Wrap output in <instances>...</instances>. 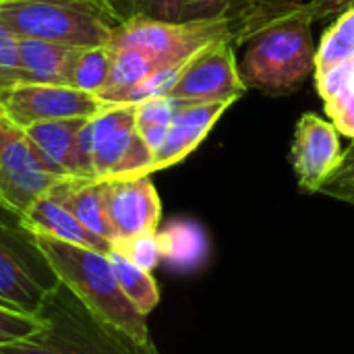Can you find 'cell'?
Here are the masks:
<instances>
[{
	"label": "cell",
	"mask_w": 354,
	"mask_h": 354,
	"mask_svg": "<svg viewBox=\"0 0 354 354\" xmlns=\"http://www.w3.org/2000/svg\"><path fill=\"white\" fill-rule=\"evenodd\" d=\"M253 33L239 66L247 87L266 93H288L315 71L311 23L290 2L253 4Z\"/></svg>",
	"instance_id": "6da1fadb"
},
{
	"label": "cell",
	"mask_w": 354,
	"mask_h": 354,
	"mask_svg": "<svg viewBox=\"0 0 354 354\" xmlns=\"http://www.w3.org/2000/svg\"><path fill=\"white\" fill-rule=\"evenodd\" d=\"M33 236L58 282L71 290L97 322L122 334L137 346L151 344L147 317L141 315L120 290L108 253L50 236Z\"/></svg>",
	"instance_id": "7a4b0ae2"
},
{
	"label": "cell",
	"mask_w": 354,
	"mask_h": 354,
	"mask_svg": "<svg viewBox=\"0 0 354 354\" xmlns=\"http://www.w3.org/2000/svg\"><path fill=\"white\" fill-rule=\"evenodd\" d=\"M44 326L0 346V354H160L153 344L137 346L122 334L97 322L62 284L37 313Z\"/></svg>",
	"instance_id": "3957f363"
},
{
	"label": "cell",
	"mask_w": 354,
	"mask_h": 354,
	"mask_svg": "<svg viewBox=\"0 0 354 354\" xmlns=\"http://www.w3.org/2000/svg\"><path fill=\"white\" fill-rule=\"evenodd\" d=\"M0 21L15 37H33L71 48L110 44L122 19L106 0H6Z\"/></svg>",
	"instance_id": "277c9868"
},
{
	"label": "cell",
	"mask_w": 354,
	"mask_h": 354,
	"mask_svg": "<svg viewBox=\"0 0 354 354\" xmlns=\"http://www.w3.org/2000/svg\"><path fill=\"white\" fill-rule=\"evenodd\" d=\"M236 17L160 21L135 17L116 27L110 46H129L145 52L160 73L180 71L197 52L220 39H241Z\"/></svg>",
	"instance_id": "5b68a950"
},
{
	"label": "cell",
	"mask_w": 354,
	"mask_h": 354,
	"mask_svg": "<svg viewBox=\"0 0 354 354\" xmlns=\"http://www.w3.org/2000/svg\"><path fill=\"white\" fill-rule=\"evenodd\" d=\"M81 156L93 180L153 174V153L137 131L135 104H108L81 131Z\"/></svg>",
	"instance_id": "8992f818"
},
{
	"label": "cell",
	"mask_w": 354,
	"mask_h": 354,
	"mask_svg": "<svg viewBox=\"0 0 354 354\" xmlns=\"http://www.w3.org/2000/svg\"><path fill=\"white\" fill-rule=\"evenodd\" d=\"M58 278L17 216L0 218V307L37 315Z\"/></svg>",
	"instance_id": "52a82bcc"
},
{
	"label": "cell",
	"mask_w": 354,
	"mask_h": 354,
	"mask_svg": "<svg viewBox=\"0 0 354 354\" xmlns=\"http://www.w3.org/2000/svg\"><path fill=\"white\" fill-rule=\"evenodd\" d=\"M62 180L44 164L27 133L0 114V207L19 218Z\"/></svg>",
	"instance_id": "ba28073f"
},
{
	"label": "cell",
	"mask_w": 354,
	"mask_h": 354,
	"mask_svg": "<svg viewBox=\"0 0 354 354\" xmlns=\"http://www.w3.org/2000/svg\"><path fill=\"white\" fill-rule=\"evenodd\" d=\"M245 91L247 85L236 64L234 41L220 39L187 60L164 97L178 104H234Z\"/></svg>",
	"instance_id": "9c48e42d"
},
{
	"label": "cell",
	"mask_w": 354,
	"mask_h": 354,
	"mask_svg": "<svg viewBox=\"0 0 354 354\" xmlns=\"http://www.w3.org/2000/svg\"><path fill=\"white\" fill-rule=\"evenodd\" d=\"M108 104L95 93H87L68 85L21 83L0 100V114L25 129L35 122L91 118Z\"/></svg>",
	"instance_id": "30bf717a"
},
{
	"label": "cell",
	"mask_w": 354,
	"mask_h": 354,
	"mask_svg": "<svg viewBox=\"0 0 354 354\" xmlns=\"http://www.w3.org/2000/svg\"><path fill=\"white\" fill-rule=\"evenodd\" d=\"M104 209L112 230V245L139 234L158 232L162 201L151 176L104 180Z\"/></svg>",
	"instance_id": "8fae6325"
},
{
	"label": "cell",
	"mask_w": 354,
	"mask_h": 354,
	"mask_svg": "<svg viewBox=\"0 0 354 354\" xmlns=\"http://www.w3.org/2000/svg\"><path fill=\"white\" fill-rule=\"evenodd\" d=\"M342 151L338 129L332 120H326L313 112L303 114L295 127L290 147V162L301 191L319 193L322 185L336 170Z\"/></svg>",
	"instance_id": "7c38bea8"
},
{
	"label": "cell",
	"mask_w": 354,
	"mask_h": 354,
	"mask_svg": "<svg viewBox=\"0 0 354 354\" xmlns=\"http://www.w3.org/2000/svg\"><path fill=\"white\" fill-rule=\"evenodd\" d=\"M89 118L48 120L25 127L29 141L44 164L60 178H91V172L81 156V131Z\"/></svg>",
	"instance_id": "4fadbf2b"
},
{
	"label": "cell",
	"mask_w": 354,
	"mask_h": 354,
	"mask_svg": "<svg viewBox=\"0 0 354 354\" xmlns=\"http://www.w3.org/2000/svg\"><path fill=\"white\" fill-rule=\"evenodd\" d=\"M228 102L216 104H178L168 127V133L153 153V172L176 166L187 156H191L201 141L209 135L220 116L228 110Z\"/></svg>",
	"instance_id": "5bb4252c"
},
{
	"label": "cell",
	"mask_w": 354,
	"mask_h": 354,
	"mask_svg": "<svg viewBox=\"0 0 354 354\" xmlns=\"http://www.w3.org/2000/svg\"><path fill=\"white\" fill-rule=\"evenodd\" d=\"M19 220L31 234H37V236H50V239H56L62 243L87 247V249L102 251V253H108L112 249V243H108L106 239L87 230L50 193L39 197L23 216H19Z\"/></svg>",
	"instance_id": "9a60e30c"
},
{
	"label": "cell",
	"mask_w": 354,
	"mask_h": 354,
	"mask_svg": "<svg viewBox=\"0 0 354 354\" xmlns=\"http://www.w3.org/2000/svg\"><path fill=\"white\" fill-rule=\"evenodd\" d=\"M50 195H54L87 230L112 243V230L104 209V191L100 180L66 178L58 183Z\"/></svg>",
	"instance_id": "2e32d148"
},
{
	"label": "cell",
	"mask_w": 354,
	"mask_h": 354,
	"mask_svg": "<svg viewBox=\"0 0 354 354\" xmlns=\"http://www.w3.org/2000/svg\"><path fill=\"white\" fill-rule=\"evenodd\" d=\"M71 46H60L33 37H17L19 77L21 83H46L62 85L64 64L71 54Z\"/></svg>",
	"instance_id": "e0dca14e"
},
{
	"label": "cell",
	"mask_w": 354,
	"mask_h": 354,
	"mask_svg": "<svg viewBox=\"0 0 354 354\" xmlns=\"http://www.w3.org/2000/svg\"><path fill=\"white\" fill-rule=\"evenodd\" d=\"M315 81L334 127L354 141V58L317 75Z\"/></svg>",
	"instance_id": "ac0fdd59"
},
{
	"label": "cell",
	"mask_w": 354,
	"mask_h": 354,
	"mask_svg": "<svg viewBox=\"0 0 354 354\" xmlns=\"http://www.w3.org/2000/svg\"><path fill=\"white\" fill-rule=\"evenodd\" d=\"M110 62H112V52L108 44L89 46V48H73L64 64L62 85L97 95L108 81Z\"/></svg>",
	"instance_id": "d6986e66"
},
{
	"label": "cell",
	"mask_w": 354,
	"mask_h": 354,
	"mask_svg": "<svg viewBox=\"0 0 354 354\" xmlns=\"http://www.w3.org/2000/svg\"><path fill=\"white\" fill-rule=\"evenodd\" d=\"M108 257H110V263H112V270H114L120 290L133 303V307L141 315L147 317L160 303V288H158V282L153 280L151 272L141 270L139 266L131 263L114 247L108 251Z\"/></svg>",
	"instance_id": "ffe728a7"
},
{
	"label": "cell",
	"mask_w": 354,
	"mask_h": 354,
	"mask_svg": "<svg viewBox=\"0 0 354 354\" xmlns=\"http://www.w3.org/2000/svg\"><path fill=\"white\" fill-rule=\"evenodd\" d=\"M354 58V6L340 12L315 50V77Z\"/></svg>",
	"instance_id": "44dd1931"
},
{
	"label": "cell",
	"mask_w": 354,
	"mask_h": 354,
	"mask_svg": "<svg viewBox=\"0 0 354 354\" xmlns=\"http://www.w3.org/2000/svg\"><path fill=\"white\" fill-rule=\"evenodd\" d=\"M176 110V102L168 97H151L135 104V118H137V131L145 145L156 153L168 133V127L172 122Z\"/></svg>",
	"instance_id": "7402d4cb"
},
{
	"label": "cell",
	"mask_w": 354,
	"mask_h": 354,
	"mask_svg": "<svg viewBox=\"0 0 354 354\" xmlns=\"http://www.w3.org/2000/svg\"><path fill=\"white\" fill-rule=\"evenodd\" d=\"M110 8L122 19H160V21H180V0H106Z\"/></svg>",
	"instance_id": "603a6c76"
},
{
	"label": "cell",
	"mask_w": 354,
	"mask_h": 354,
	"mask_svg": "<svg viewBox=\"0 0 354 354\" xmlns=\"http://www.w3.org/2000/svg\"><path fill=\"white\" fill-rule=\"evenodd\" d=\"M160 239V249L162 257L170 259L178 266H187L189 261L197 259L199 255V239L189 230V228H170L164 234H158Z\"/></svg>",
	"instance_id": "cb8c5ba5"
},
{
	"label": "cell",
	"mask_w": 354,
	"mask_h": 354,
	"mask_svg": "<svg viewBox=\"0 0 354 354\" xmlns=\"http://www.w3.org/2000/svg\"><path fill=\"white\" fill-rule=\"evenodd\" d=\"M112 247L116 251H120L131 263H135V266H139L141 270H147V272H151L158 266V261L162 259L158 232L139 234V236H133L129 241L114 243Z\"/></svg>",
	"instance_id": "d4e9b609"
},
{
	"label": "cell",
	"mask_w": 354,
	"mask_h": 354,
	"mask_svg": "<svg viewBox=\"0 0 354 354\" xmlns=\"http://www.w3.org/2000/svg\"><path fill=\"white\" fill-rule=\"evenodd\" d=\"M319 193L354 205V141L348 149L342 151V158L330 178L322 185Z\"/></svg>",
	"instance_id": "484cf974"
},
{
	"label": "cell",
	"mask_w": 354,
	"mask_h": 354,
	"mask_svg": "<svg viewBox=\"0 0 354 354\" xmlns=\"http://www.w3.org/2000/svg\"><path fill=\"white\" fill-rule=\"evenodd\" d=\"M15 85H21V77H19V56H17V37L0 21V100Z\"/></svg>",
	"instance_id": "4316f807"
},
{
	"label": "cell",
	"mask_w": 354,
	"mask_h": 354,
	"mask_svg": "<svg viewBox=\"0 0 354 354\" xmlns=\"http://www.w3.org/2000/svg\"><path fill=\"white\" fill-rule=\"evenodd\" d=\"M41 326L44 322L39 315H29L8 307H0V346L15 340H23L25 336L37 332Z\"/></svg>",
	"instance_id": "83f0119b"
},
{
	"label": "cell",
	"mask_w": 354,
	"mask_h": 354,
	"mask_svg": "<svg viewBox=\"0 0 354 354\" xmlns=\"http://www.w3.org/2000/svg\"><path fill=\"white\" fill-rule=\"evenodd\" d=\"M241 4L247 6V0H180V21L232 17V8H241Z\"/></svg>",
	"instance_id": "f1b7e54d"
},
{
	"label": "cell",
	"mask_w": 354,
	"mask_h": 354,
	"mask_svg": "<svg viewBox=\"0 0 354 354\" xmlns=\"http://www.w3.org/2000/svg\"><path fill=\"white\" fill-rule=\"evenodd\" d=\"M292 6L301 17L313 23L328 17H338L340 12L353 8L354 0H311V2H292Z\"/></svg>",
	"instance_id": "f546056e"
},
{
	"label": "cell",
	"mask_w": 354,
	"mask_h": 354,
	"mask_svg": "<svg viewBox=\"0 0 354 354\" xmlns=\"http://www.w3.org/2000/svg\"><path fill=\"white\" fill-rule=\"evenodd\" d=\"M0 2H6V0H0Z\"/></svg>",
	"instance_id": "4dcf8cb0"
}]
</instances>
